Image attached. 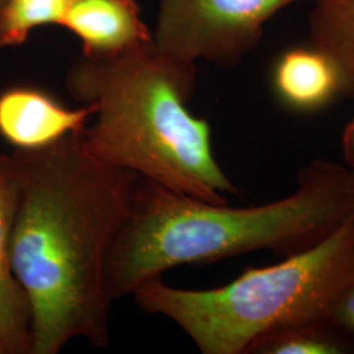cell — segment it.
<instances>
[{
	"label": "cell",
	"mask_w": 354,
	"mask_h": 354,
	"mask_svg": "<svg viewBox=\"0 0 354 354\" xmlns=\"http://www.w3.org/2000/svg\"><path fill=\"white\" fill-rule=\"evenodd\" d=\"M20 196V167L0 153V348L4 354H32V314L11 268V241Z\"/></svg>",
	"instance_id": "52a82bcc"
},
{
	"label": "cell",
	"mask_w": 354,
	"mask_h": 354,
	"mask_svg": "<svg viewBox=\"0 0 354 354\" xmlns=\"http://www.w3.org/2000/svg\"><path fill=\"white\" fill-rule=\"evenodd\" d=\"M304 0H162L153 42L197 64L234 67L260 44L266 26Z\"/></svg>",
	"instance_id": "5b68a950"
},
{
	"label": "cell",
	"mask_w": 354,
	"mask_h": 354,
	"mask_svg": "<svg viewBox=\"0 0 354 354\" xmlns=\"http://www.w3.org/2000/svg\"><path fill=\"white\" fill-rule=\"evenodd\" d=\"M272 89L283 106L298 113L319 112L342 95L335 64L310 44L279 54L272 68Z\"/></svg>",
	"instance_id": "9c48e42d"
},
{
	"label": "cell",
	"mask_w": 354,
	"mask_h": 354,
	"mask_svg": "<svg viewBox=\"0 0 354 354\" xmlns=\"http://www.w3.org/2000/svg\"><path fill=\"white\" fill-rule=\"evenodd\" d=\"M82 131L13 151L20 196L11 268L30 307L32 354H58L74 339L99 349L111 342L106 261L140 176L89 156Z\"/></svg>",
	"instance_id": "6da1fadb"
},
{
	"label": "cell",
	"mask_w": 354,
	"mask_h": 354,
	"mask_svg": "<svg viewBox=\"0 0 354 354\" xmlns=\"http://www.w3.org/2000/svg\"><path fill=\"white\" fill-rule=\"evenodd\" d=\"M308 44L335 64L342 96L354 102V0H313Z\"/></svg>",
	"instance_id": "30bf717a"
},
{
	"label": "cell",
	"mask_w": 354,
	"mask_h": 354,
	"mask_svg": "<svg viewBox=\"0 0 354 354\" xmlns=\"http://www.w3.org/2000/svg\"><path fill=\"white\" fill-rule=\"evenodd\" d=\"M75 0H7L0 13V49L19 46L32 30L62 26Z\"/></svg>",
	"instance_id": "7c38bea8"
},
{
	"label": "cell",
	"mask_w": 354,
	"mask_h": 354,
	"mask_svg": "<svg viewBox=\"0 0 354 354\" xmlns=\"http://www.w3.org/2000/svg\"><path fill=\"white\" fill-rule=\"evenodd\" d=\"M351 172H352V178H353V192H354V171L351 169Z\"/></svg>",
	"instance_id": "2e32d148"
},
{
	"label": "cell",
	"mask_w": 354,
	"mask_h": 354,
	"mask_svg": "<svg viewBox=\"0 0 354 354\" xmlns=\"http://www.w3.org/2000/svg\"><path fill=\"white\" fill-rule=\"evenodd\" d=\"M93 112L91 105L70 108L38 87L15 86L0 93V137L15 150L36 151L84 130Z\"/></svg>",
	"instance_id": "8992f818"
},
{
	"label": "cell",
	"mask_w": 354,
	"mask_h": 354,
	"mask_svg": "<svg viewBox=\"0 0 354 354\" xmlns=\"http://www.w3.org/2000/svg\"><path fill=\"white\" fill-rule=\"evenodd\" d=\"M6 3H7V0H0V13L3 11V8H4Z\"/></svg>",
	"instance_id": "9a60e30c"
},
{
	"label": "cell",
	"mask_w": 354,
	"mask_h": 354,
	"mask_svg": "<svg viewBox=\"0 0 354 354\" xmlns=\"http://www.w3.org/2000/svg\"><path fill=\"white\" fill-rule=\"evenodd\" d=\"M353 212L352 172L328 160L304 167L288 197L250 207L207 203L140 177L108 256V292L114 302L177 266L254 251L286 257L327 238Z\"/></svg>",
	"instance_id": "7a4b0ae2"
},
{
	"label": "cell",
	"mask_w": 354,
	"mask_h": 354,
	"mask_svg": "<svg viewBox=\"0 0 354 354\" xmlns=\"http://www.w3.org/2000/svg\"><path fill=\"white\" fill-rule=\"evenodd\" d=\"M61 26L82 42L84 54H115L152 39L136 0H75Z\"/></svg>",
	"instance_id": "ba28073f"
},
{
	"label": "cell",
	"mask_w": 354,
	"mask_h": 354,
	"mask_svg": "<svg viewBox=\"0 0 354 354\" xmlns=\"http://www.w3.org/2000/svg\"><path fill=\"white\" fill-rule=\"evenodd\" d=\"M354 277V212L327 238L276 266L248 268L223 286L193 290L150 279L131 294L140 310L172 320L203 354H247L282 326L323 319Z\"/></svg>",
	"instance_id": "277c9868"
},
{
	"label": "cell",
	"mask_w": 354,
	"mask_h": 354,
	"mask_svg": "<svg viewBox=\"0 0 354 354\" xmlns=\"http://www.w3.org/2000/svg\"><path fill=\"white\" fill-rule=\"evenodd\" d=\"M354 344L323 319L304 320L266 332L247 354H345Z\"/></svg>",
	"instance_id": "8fae6325"
},
{
	"label": "cell",
	"mask_w": 354,
	"mask_h": 354,
	"mask_svg": "<svg viewBox=\"0 0 354 354\" xmlns=\"http://www.w3.org/2000/svg\"><path fill=\"white\" fill-rule=\"evenodd\" d=\"M196 64L162 50L151 39L115 54L79 55L66 89L93 108L80 133L89 156L167 189L213 203L239 194L218 163L209 122L188 108Z\"/></svg>",
	"instance_id": "3957f363"
},
{
	"label": "cell",
	"mask_w": 354,
	"mask_h": 354,
	"mask_svg": "<svg viewBox=\"0 0 354 354\" xmlns=\"http://www.w3.org/2000/svg\"><path fill=\"white\" fill-rule=\"evenodd\" d=\"M0 354H3L1 353V348H0Z\"/></svg>",
	"instance_id": "e0dca14e"
},
{
	"label": "cell",
	"mask_w": 354,
	"mask_h": 354,
	"mask_svg": "<svg viewBox=\"0 0 354 354\" xmlns=\"http://www.w3.org/2000/svg\"><path fill=\"white\" fill-rule=\"evenodd\" d=\"M342 152L345 165L354 171V115L342 129Z\"/></svg>",
	"instance_id": "5bb4252c"
},
{
	"label": "cell",
	"mask_w": 354,
	"mask_h": 354,
	"mask_svg": "<svg viewBox=\"0 0 354 354\" xmlns=\"http://www.w3.org/2000/svg\"><path fill=\"white\" fill-rule=\"evenodd\" d=\"M324 319L354 344V277L336 295Z\"/></svg>",
	"instance_id": "4fadbf2b"
}]
</instances>
